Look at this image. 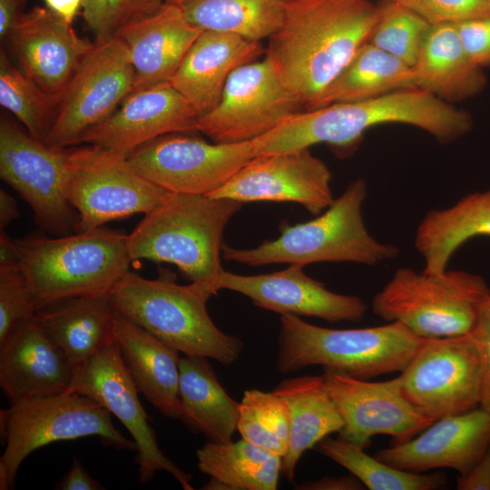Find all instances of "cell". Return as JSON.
I'll return each instance as SVG.
<instances>
[{
    "instance_id": "1",
    "label": "cell",
    "mask_w": 490,
    "mask_h": 490,
    "mask_svg": "<svg viewBox=\"0 0 490 490\" xmlns=\"http://www.w3.org/2000/svg\"><path fill=\"white\" fill-rule=\"evenodd\" d=\"M283 5L282 24L270 37L265 58L307 111L369 40L380 5L368 0Z\"/></svg>"
},
{
    "instance_id": "2",
    "label": "cell",
    "mask_w": 490,
    "mask_h": 490,
    "mask_svg": "<svg viewBox=\"0 0 490 490\" xmlns=\"http://www.w3.org/2000/svg\"><path fill=\"white\" fill-rule=\"evenodd\" d=\"M385 123L409 124L441 142L466 134L471 115L420 89H405L380 97L332 103L301 111L252 141L254 156L307 149L318 143L348 148L368 129Z\"/></svg>"
},
{
    "instance_id": "3",
    "label": "cell",
    "mask_w": 490,
    "mask_h": 490,
    "mask_svg": "<svg viewBox=\"0 0 490 490\" xmlns=\"http://www.w3.org/2000/svg\"><path fill=\"white\" fill-rule=\"evenodd\" d=\"M217 293L203 283L178 284L165 270L154 279L129 270L110 298L116 311L180 353L230 365L240 356L243 341L222 332L211 320L207 302Z\"/></svg>"
},
{
    "instance_id": "4",
    "label": "cell",
    "mask_w": 490,
    "mask_h": 490,
    "mask_svg": "<svg viewBox=\"0 0 490 490\" xmlns=\"http://www.w3.org/2000/svg\"><path fill=\"white\" fill-rule=\"evenodd\" d=\"M242 205L231 199L174 193L127 235L130 258L172 263L191 282L219 291L223 232Z\"/></svg>"
},
{
    "instance_id": "5",
    "label": "cell",
    "mask_w": 490,
    "mask_h": 490,
    "mask_svg": "<svg viewBox=\"0 0 490 490\" xmlns=\"http://www.w3.org/2000/svg\"><path fill=\"white\" fill-rule=\"evenodd\" d=\"M17 242L18 266L38 311L73 298L110 294L132 262L127 235L103 227Z\"/></svg>"
},
{
    "instance_id": "6",
    "label": "cell",
    "mask_w": 490,
    "mask_h": 490,
    "mask_svg": "<svg viewBox=\"0 0 490 490\" xmlns=\"http://www.w3.org/2000/svg\"><path fill=\"white\" fill-rule=\"evenodd\" d=\"M366 197V181L356 179L315 219L295 225L282 222L277 239L265 240L252 249L223 243L222 258L250 267L271 263L305 267L316 262L342 261L376 266L392 260L399 250L379 242L366 228L362 216Z\"/></svg>"
},
{
    "instance_id": "7",
    "label": "cell",
    "mask_w": 490,
    "mask_h": 490,
    "mask_svg": "<svg viewBox=\"0 0 490 490\" xmlns=\"http://www.w3.org/2000/svg\"><path fill=\"white\" fill-rule=\"evenodd\" d=\"M277 370L281 374L309 366L368 380L401 372L424 338L399 321L378 327L334 329L309 324L299 316L282 314Z\"/></svg>"
},
{
    "instance_id": "8",
    "label": "cell",
    "mask_w": 490,
    "mask_h": 490,
    "mask_svg": "<svg viewBox=\"0 0 490 490\" xmlns=\"http://www.w3.org/2000/svg\"><path fill=\"white\" fill-rule=\"evenodd\" d=\"M489 295L478 274L447 270L429 274L403 267L374 296L372 309L422 338L456 337L473 331Z\"/></svg>"
},
{
    "instance_id": "9",
    "label": "cell",
    "mask_w": 490,
    "mask_h": 490,
    "mask_svg": "<svg viewBox=\"0 0 490 490\" xmlns=\"http://www.w3.org/2000/svg\"><path fill=\"white\" fill-rule=\"evenodd\" d=\"M5 450L0 458V489H10L22 462L49 444L98 436L119 450H136L132 439L113 425L112 414L94 399L68 390L64 393L10 403L0 411Z\"/></svg>"
},
{
    "instance_id": "10",
    "label": "cell",
    "mask_w": 490,
    "mask_h": 490,
    "mask_svg": "<svg viewBox=\"0 0 490 490\" xmlns=\"http://www.w3.org/2000/svg\"><path fill=\"white\" fill-rule=\"evenodd\" d=\"M66 193L79 216L75 232L147 214L174 194L139 173L127 156L93 144L69 148Z\"/></svg>"
},
{
    "instance_id": "11",
    "label": "cell",
    "mask_w": 490,
    "mask_h": 490,
    "mask_svg": "<svg viewBox=\"0 0 490 490\" xmlns=\"http://www.w3.org/2000/svg\"><path fill=\"white\" fill-rule=\"evenodd\" d=\"M401 394L433 421L480 407L482 358L473 332L424 338L395 378Z\"/></svg>"
},
{
    "instance_id": "12",
    "label": "cell",
    "mask_w": 490,
    "mask_h": 490,
    "mask_svg": "<svg viewBox=\"0 0 490 490\" xmlns=\"http://www.w3.org/2000/svg\"><path fill=\"white\" fill-rule=\"evenodd\" d=\"M69 148L34 138L6 118L0 122V177L29 204L35 223L54 237L75 232L79 216L67 198Z\"/></svg>"
},
{
    "instance_id": "13",
    "label": "cell",
    "mask_w": 490,
    "mask_h": 490,
    "mask_svg": "<svg viewBox=\"0 0 490 490\" xmlns=\"http://www.w3.org/2000/svg\"><path fill=\"white\" fill-rule=\"evenodd\" d=\"M303 109L264 58L231 73L219 103L198 117L195 131L218 143L252 142Z\"/></svg>"
},
{
    "instance_id": "14",
    "label": "cell",
    "mask_w": 490,
    "mask_h": 490,
    "mask_svg": "<svg viewBox=\"0 0 490 490\" xmlns=\"http://www.w3.org/2000/svg\"><path fill=\"white\" fill-rule=\"evenodd\" d=\"M94 47L60 95L45 143L56 148L77 144L89 129L110 117L133 92L134 69L129 52L117 37Z\"/></svg>"
},
{
    "instance_id": "15",
    "label": "cell",
    "mask_w": 490,
    "mask_h": 490,
    "mask_svg": "<svg viewBox=\"0 0 490 490\" xmlns=\"http://www.w3.org/2000/svg\"><path fill=\"white\" fill-rule=\"evenodd\" d=\"M183 133L158 137L127 158L143 177L172 193L209 196L254 157L251 142L211 143Z\"/></svg>"
},
{
    "instance_id": "16",
    "label": "cell",
    "mask_w": 490,
    "mask_h": 490,
    "mask_svg": "<svg viewBox=\"0 0 490 490\" xmlns=\"http://www.w3.org/2000/svg\"><path fill=\"white\" fill-rule=\"evenodd\" d=\"M69 390L94 399L125 426L136 445L135 462L141 484L152 481L157 472L165 471L184 490L193 489L191 475L160 448L116 341L74 368Z\"/></svg>"
},
{
    "instance_id": "17",
    "label": "cell",
    "mask_w": 490,
    "mask_h": 490,
    "mask_svg": "<svg viewBox=\"0 0 490 490\" xmlns=\"http://www.w3.org/2000/svg\"><path fill=\"white\" fill-rule=\"evenodd\" d=\"M323 377L344 422L338 432L341 440L365 448L373 436L385 435L396 445L434 422L405 398L395 378L371 382L328 369H324Z\"/></svg>"
},
{
    "instance_id": "18",
    "label": "cell",
    "mask_w": 490,
    "mask_h": 490,
    "mask_svg": "<svg viewBox=\"0 0 490 490\" xmlns=\"http://www.w3.org/2000/svg\"><path fill=\"white\" fill-rule=\"evenodd\" d=\"M328 166L309 148L254 156L209 197L253 201L297 202L318 215L333 201Z\"/></svg>"
},
{
    "instance_id": "19",
    "label": "cell",
    "mask_w": 490,
    "mask_h": 490,
    "mask_svg": "<svg viewBox=\"0 0 490 490\" xmlns=\"http://www.w3.org/2000/svg\"><path fill=\"white\" fill-rule=\"evenodd\" d=\"M5 40L24 74L55 96L63 93L95 44L80 37L54 12L40 6L22 13Z\"/></svg>"
},
{
    "instance_id": "20",
    "label": "cell",
    "mask_w": 490,
    "mask_h": 490,
    "mask_svg": "<svg viewBox=\"0 0 490 490\" xmlns=\"http://www.w3.org/2000/svg\"><path fill=\"white\" fill-rule=\"evenodd\" d=\"M200 114L170 83L130 93L119 110L81 137L84 142L129 156L165 134L195 131Z\"/></svg>"
},
{
    "instance_id": "21",
    "label": "cell",
    "mask_w": 490,
    "mask_h": 490,
    "mask_svg": "<svg viewBox=\"0 0 490 490\" xmlns=\"http://www.w3.org/2000/svg\"><path fill=\"white\" fill-rule=\"evenodd\" d=\"M218 288L240 293L257 307L280 315L311 316L331 323L359 321L367 311L359 297L328 290L298 265L259 275H240L223 270Z\"/></svg>"
},
{
    "instance_id": "22",
    "label": "cell",
    "mask_w": 490,
    "mask_h": 490,
    "mask_svg": "<svg viewBox=\"0 0 490 490\" xmlns=\"http://www.w3.org/2000/svg\"><path fill=\"white\" fill-rule=\"evenodd\" d=\"M490 447V412L481 407L436 420L418 436L379 449L375 456L402 470L452 468L464 476Z\"/></svg>"
},
{
    "instance_id": "23",
    "label": "cell",
    "mask_w": 490,
    "mask_h": 490,
    "mask_svg": "<svg viewBox=\"0 0 490 490\" xmlns=\"http://www.w3.org/2000/svg\"><path fill=\"white\" fill-rule=\"evenodd\" d=\"M202 32L188 21L180 5L168 3L119 30L114 37L129 52L135 74L133 92L169 83Z\"/></svg>"
},
{
    "instance_id": "24",
    "label": "cell",
    "mask_w": 490,
    "mask_h": 490,
    "mask_svg": "<svg viewBox=\"0 0 490 490\" xmlns=\"http://www.w3.org/2000/svg\"><path fill=\"white\" fill-rule=\"evenodd\" d=\"M74 371L35 318L0 347V387L10 403L64 393Z\"/></svg>"
},
{
    "instance_id": "25",
    "label": "cell",
    "mask_w": 490,
    "mask_h": 490,
    "mask_svg": "<svg viewBox=\"0 0 490 490\" xmlns=\"http://www.w3.org/2000/svg\"><path fill=\"white\" fill-rule=\"evenodd\" d=\"M263 54L266 49L260 41L206 30L191 46L169 83L201 115L219 103L231 73Z\"/></svg>"
},
{
    "instance_id": "26",
    "label": "cell",
    "mask_w": 490,
    "mask_h": 490,
    "mask_svg": "<svg viewBox=\"0 0 490 490\" xmlns=\"http://www.w3.org/2000/svg\"><path fill=\"white\" fill-rule=\"evenodd\" d=\"M115 341L139 393L162 415L180 419V352L118 311Z\"/></svg>"
},
{
    "instance_id": "27",
    "label": "cell",
    "mask_w": 490,
    "mask_h": 490,
    "mask_svg": "<svg viewBox=\"0 0 490 490\" xmlns=\"http://www.w3.org/2000/svg\"><path fill=\"white\" fill-rule=\"evenodd\" d=\"M412 69L416 89L451 104L477 95L487 84L451 24L431 25Z\"/></svg>"
},
{
    "instance_id": "28",
    "label": "cell",
    "mask_w": 490,
    "mask_h": 490,
    "mask_svg": "<svg viewBox=\"0 0 490 490\" xmlns=\"http://www.w3.org/2000/svg\"><path fill=\"white\" fill-rule=\"evenodd\" d=\"M115 316L106 294L61 301L40 309L34 318L76 368L115 342Z\"/></svg>"
},
{
    "instance_id": "29",
    "label": "cell",
    "mask_w": 490,
    "mask_h": 490,
    "mask_svg": "<svg viewBox=\"0 0 490 490\" xmlns=\"http://www.w3.org/2000/svg\"><path fill=\"white\" fill-rule=\"evenodd\" d=\"M490 237V189L466 194L450 207L429 210L419 222L415 246L425 260L422 271L439 274L465 242Z\"/></svg>"
},
{
    "instance_id": "30",
    "label": "cell",
    "mask_w": 490,
    "mask_h": 490,
    "mask_svg": "<svg viewBox=\"0 0 490 490\" xmlns=\"http://www.w3.org/2000/svg\"><path fill=\"white\" fill-rule=\"evenodd\" d=\"M180 419L209 441L229 442L237 431L240 402L230 397L207 358L181 357Z\"/></svg>"
},
{
    "instance_id": "31",
    "label": "cell",
    "mask_w": 490,
    "mask_h": 490,
    "mask_svg": "<svg viewBox=\"0 0 490 490\" xmlns=\"http://www.w3.org/2000/svg\"><path fill=\"white\" fill-rule=\"evenodd\" d=\"M272 391L284 397L289 407V440L281 474L291 482L301 456L331 433L339 432L344 422L323 375L288 378Z\"/></svg>"
},
{
    "instance_id": "32",
    "label": "cell",
    "mask_w": 490,
    "mask_h": 490,
    "mask_svg": "<svg viewBox=\"0 0 490 490\" xmlns=\"http://www.w3.org/2000/svg\"><path fill=\"white\" fill-rule=\"evenodd\" d=\"M415 88L412 66L368 41L309 110Z\"/></svg>"
},
{
    "instance_id": "33",
    "label": "cell",
    "mask_w": 490,
    "mask_h": 490,
    "mask_svg": "<svg viewBox=\"0 0 490 490\" xmlns=\"http://www.w3.org/2000/svg\"><path fill=\"white\" fill-rule=\"evenodd\" d=\"M197 466L226 490H275L282 457L243 438L208 441L197 451Z\"/></svg>"
},
{
    "instance_id": "34",
    "label": "cell",
    "mask_w": 490,
    "mask_h": 490,
    "mask_svg": "<svg viewBox=\"0 0 490 490\" xmlns=\"http://www.w3.org/2000/svg\"><path fill=\"white\" fill-rule=\"evenodd\" d=\"M185 17L203 31L238 34L261 41L280 27L284 5L280 0H185Z\"/></svg>"
},
{
    "instance_id": "35",
    "label": "cell",
    "mask_w": 490,
    "mask_h": 490,
    "mask_svg": "<svg viewBox=\"0 0 490 490\" xmlns=\"http://www.w3.org/2000/svg\"><path fill=\"white\" fill-rule=\"evenodd\" d=\"M317 449L348 470L370 490H435L444 488L447 483L442 473L424 474L396 468L338 437H324L317 444Z\"/></svg>"
},
{
    "instance_id": "36",
    "label": "cell",
    "mask_w": 490,
    "mask_h": 490,
    "mask_svg": "<svg viewBox=\"0 0 490 490\" xmlns=\"http://www.w3.org/2000/svg\"><path fill=\"white\" fill-rule=\"evenodd\" d=\"M60 96L45 93L18 69L5 51L0 55V104L36 140L45 142Z\"/></svg>"
},
{
    "instance_id": "37",
    "label": "cell",
    "mask_w": 490,
    "mask_h": 490,
    "mask_svg": "<svg viewBox=\"0 0 490 490\" xmlns=\"http://www.w3.org/2000/svg\"><path fill=\"white\" fill-rule=\"evenodd\" d=\"M237 431L241 438L283 458L290 432L287 401L273 391L245 390L240 402Z\"/></svg>"
},
{
    "instance_id": "38",
    "label": "cell",
    "mask_w": 490,
    "mask_h": 490,
    "mask_svg": "<svg viewBox=\"0 0 490 490\" xmlns=\"http://www.w3.org/2000/svg\"><path fill=\"white\" fill-rule=\"evenodd\" d=\"M430 27L413 11L387 0L380 5V15L368 42L413 66Z\"/></svg>"
},
{
    "instance_id": "39",
    "label": "cell",
    "mask_w": 490,
    "mask_h": 490,
    "mask_svg": "<svg viewBox=\"0 0 490 490\" xmlns=\"http://www.w3.org/2000/svg\"><path fill=\"white\" fill-rule=\"evenodd\" d=\"M36 303L18 265L0 266V347L33 320Z\"/></svg>"
},
{
    "instance_id": "40",
    "label": "cell",
    "mask_w": 490,
    "mask_h": 490,
    "mask_svg": "<svg viewBox=\"0 0 490 490\" xmlns=\"http://www.w3.org/2000/svg\"><path fill=\"white\" fill-rule=\"evenodd\" d=\"M163 0H83V15L95 42L113 38L123 26L155 11Z\"/></svg>"
},
{
    "instance_id": "41",
    "label": "cell",
    "mask_w": 490,
    "mask_h": 490,
    "mask_svg": "<svg viewBox=\"0 0 490 490\" xmlns=\"http://www.w3.org/2000/svg\"><path fill=\"white\" fill-rule=\"evenodd\" d=\"M425 19L431 25L456 24L490 15L486 0H391Z\"/></svg>"
},
{
    "instance_id": "42",
    "label": "cell",
    "mask_w": 490,
    "mask_h": 490,
    "mask_svg": "<svg viewBox=\"0 0 490 490\" xmlns=\"http://www.w3.org/2000/svg\"><path fill=\"white\" fill-rule=\"evenodd\" d=\"M455 25L471 60L481 68L490 66V15Z\"/></svg>"
},
{
    "instance_id": "43",
    "label": "cell",
    "mask_w": 490,
    "mask_h": 490,
    "mask_svg": "<svg viewBox=\"0 0 490 490\" xmlns=\"http://www.w3.org/2000/svg\"><path fill=\"white\" fill-rule=\"evenodd\" d=\"M472 332L478 341L482 358L480 407L490 412V295L481 308Z\"/></svg>"
},
{
    "instance_id": "44",
    "label": "cell",
    "mask_w": 490,
    "mask_h": 490,
    "mask_svg": "<svg viewBox=\"0 0 490 490\" xmlns=\"http://www.w3.org/2000/svg\"><path fill=\"white\" fill-rule=\"evenodd\" d=\"M458 490H490V447L464 476L456 479Z\"/></svg>"
},
{
    "instance_id": "45",
    "label": "cell",
    "mask_w": 490,
    "mask_h": 490,
    "mask_svg": "<svg viewBox=\"0 0 490 490\" xmlns=\"http://www.w3.org/2000/svg\"><path fill=\"white\" fill-rule=\"evenodd\" d=\"M57 489L61 490H103L104 487L93 477L90 476L84 466L77 459L74 463L57 484Z\"/></svg>"
},
{
    "instance_id": "46",
    "label": "cell",
    "mask_w": 490,
    "mask_h": 490,
    "mask_svg": "<svg viewBox=\"0 0 490 490\" xmlns=\"http://www.w3.org/2000/svg\"><path fill=\"white\" fill-rule=\"evenodd\" d=\"M308 490H359L363 484L353 475L341 477L326 476L315 481L306 482L297 487Z\"/></svg>"
},
{
    "instance_id": "47",
    "label": "cell",
    "mask_w": 490,
    "mask_h": 490,
    "mask_svg": "<svg viewBox=\"0 0 490 490\" xmlns=\"http://www.w3.org/2000/svg\"><path fill=\"white\" fill-rule=\"evenodd\" d=\"M24 2L20 0H0V36L5 39L17 22L20 7Z\"/></svg>"
},
{
    "instance_id": "48",
    "label": "cell",
    "mask_w": 490,
    "mask_h": 490,
    "mask_svg": "<svg viewBox=\"0 0 490 490\" xmlns=\"http://www.w3.org/2000/svg\"><path fill=\"white\" fill-rule=\"evenodd\" d=\"M20 215L15 199L6 192L0 190V230L5 229Z\"/></svg>"
},
{
    "instance_id": "49",
    "label": "cell",
    "mask_w": 490,
    "mask_h": 490,
    "mask_svg": "<svg viewBox=\"0 0 490 490\" xmlns=\"http://www.w3.org/2000/svg\"><path fill=\"white\" fill-rule=\"evenodd\" d=\"M19 246L17 240L0 230V266L18 265Z\"/></svg>"
},
{
    "instance_id": "50",
    "label": "cell",
    "mask_w": 490,
    "mask_h": 490,
    "mask_svg": "<svg viewBox=\"0 0 490 490\" xmlns=\"http://www.w3.org/2000/svg\"><path fill=\"white\" fill-rule=\"evenodd\" d=\"M47 8L72 24L79 8L82 6L83 0H44Z\"/></svg>"
},
{
    "instance_id": "51",
    "label": "cell",
    "mask_w": 490,
    "mask_h": 490,
    "mask_svg": "<svg viewBox=\"0 0 490 490\" xmlns=\"http://www.w3.org/2000/svg\"><path fill=\"white\" fill-rule=\"evenodd\" d=\"M185 0H163L164 3L181 5Z\"/></svg>"
},
{
    "instance_id": "52",
    "label": "cell",
    "mask_w": 490,
    "mask_h": 490,
    "mask_svg": "<svg viewBox=\"0 0 490 490\" xmlns=\"http://www.w3.org/2000/svg\"><path fill=\"white\" fill-rule=\"evenodd\" d=\"M280 1H282V2H286V1H291V0H280Z\"/></svg>"
},
{
    "instance_id": "53",
    "label": "cell",
    "mask_w": 490,
    "mask_h": 490,
    "mask_svg": "<svg viewBox=\"0 0 490 490\" xmlns=\"http://www.w3.org/2000/svg\"><path fill=\"white\" fill-rule=\"evenodd\" d=\"M488 2V4L490 5V0H486Z\"/></svg>"
},
{
    "instance_id": "54",
    "label": "cell",
    "mask_w": 490,
    "mask_h": 490,
    "mask_svg": "<svg viewBox=\"0 0 490 490\" xmlns=\"http://www.w3.org/2000/svg\"><path fill=\"white\" fill-rule=\"evenodd\" d=\"M20 1L24 2V0H20Z\"/></svg>"
}]
</instances>
